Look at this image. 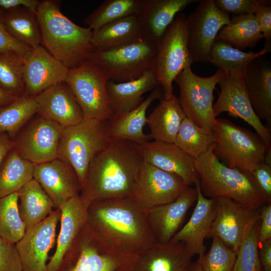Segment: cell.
<instances>
[{
	"label": "cell",
	"instance_id": "obj_18",
	"mask_svg": "<svg viewBox=\"0 0 271 271\" xmlns=\"http://www.w3.org/2000/svg\"><path fill=\"white\" fill-rule=\"evenodd\" d=\"M33 178L50 198L55 209L80 195L81 185L76 172L69 164L57 158L36 165Z\"/></svg>",
	"mask_w": 271,
	"mask_h": 271
},
{
	"label": "cell",
	"instance_id": "obj_10",
	"mask_svg": "<svg viewBox=\"0 0 271 271\" xmlns=\"http://www.w3.org/2000/svg\"><path fill=\"white\" fill-rule=\"evenodd\" d=\"M157 43L146 37L108 50H94L89 59L102 67L110 80L137 79L151 69Z\"/></svg>",
	"mask_w": 271,
	"mask_h": 271
},
{
	"label": "cell",
	"instance_id": "obj_19",
	"mask_svg": "<svg viewBox=\"0 0 271 271\" xmlns=\"http://www.w3.org/2000/svg\"><path fill=\"white\" fill-rule=\"evenodd\" d=\"M24 93L35 97L42 91L65 81L69 68L40 45L24 59Z\"/></svg>",
	"mask_w": 271,
	"mask_h": 271
},
{
	"label": "cell",
	"instance_id": "obj_16",
	"mask_svg": "<svg viewBox=\"0 0 271 271\" xmlns=\"http://www.w3.org/2000/svg\"><path fill=\"white\" fill-rule=\"evenodd\" d=\"M188 187L179 176L144 160L133 197L140 206L147 211L174 201Z\"/></svg>",
	"mask_w": 271,
	"mask_h": 271
},
{
	"label": "cell",
	"instance_id": "obj_29",
	"mask_svg": "<svg viewBox=\"0 0 271 271\" xmlns=\"http://www.w3.org/2000/svg\"><path fill=\"white\" fill-rule=\"evenodd\" d=\"M158 86L151 69L147 71L140 78L129 81L115 82L109 80L107 89L113 117L126 113L138 106L144 100L143 94L153 90Z\"/></svg>",
	"mask_w": 271,
	"mask_h": 271
},
{
	"label": "cell",
	"instance_id": "obj_54",
	"mask_svg": "<svg viewBox=\"0 0 271 271\" xmlns=\"http://www.w3.org/2000/svg\"><path fill=\"white\" fill-rule=\"evenodd\" d=\"M193 271H203L200 265L197 261L195 262L194 267Z\"/></svg>",
	"mask_w": 271,
	"mask_h": 271
},
{
	"label": "cell",
	"instance_id": "obj_22",
	"mask_svg": "<svg viewBox=\"0 0 271 271\" xmlns=\"http://www.w3.org/2000/svg\"><path fill=\"white\" fill-rule=\"evenodd\" d=\"M139 146L145 161L179 176L188 186L195 184L198 179L195 159L175 143L149 141Z\"/></svg>",
	"mask_w": 271,
	"mask_h": 271
},
{
	"label": "cell",
	"instance_id": "obj_38",
	"mask_svg": "<svg viewBox=\"0 0 271 271\" xmlns=\"http://www.w3.org/2000/svg\"><path fill=\"white\" fill-rule=\"evenodd\" d=\"M175 144L194 159L215 146L213 130L200 127L185 117L182 122Z\"/></svg>",
	"mask_w": 271,
	"mask_h": 271
},
{
	"label": "cell",
	"instance_id": "obj_53",
	"mask_svg": "<svg viewBox=\"0 0 271 271\" xmlns=\"http://www.w3.org/2000/svg\"><path fill=\"white\" fill-rule=\"evenodd\" d=\"M18 96L0 88V106L10 103Z\"/></svg>",
	"mask_w": 271,
	"mask_h": 271
},
{
	"label": "cell",
	"instance_id": "obj_2",
	"mask_svg": "<svg viewBox=\"0 0 271 271\" xmlns=\"http://www.w3.org/2000/svg\"><path fill=\"white\" fill-rule=\"evenodd\" d=\"M87 223L104 241L128 254L138 255L156 242L147 211L133 197L91 201Z\"/></svg>",
	"mask_w": 271,
	"mask_h": 271
},
{
	"label": "cell",
	"instance_id": "obj_15",
	"mask_svg": "<svg viewBox=\"0 0 271 271\" xmlns=\"http://www.w3.org/2000/svg\"><path fill=\"white\" fill-rule=\"evenodd\" d=\"M64 127L41 115L17 135L14 149L24 159L35 165L57 158Z\"/></svg>",
	"mask_w": 271,
	"mask_h": 271
},
{
	"label": "cell",
	"instance_id": "obj_40",
	"mask_svg": "<svg viewBox=\"0 0 271 271\" xmlns=\"http://www.w3.org/2000/svg\"><path fill=\"white\" fill-rule=\"evenodd\" d=\"M26 231L19 210L18 192L0 198V237L16 244Z\"/></svg>",
	"mask_w": 271,
	"mask_h": 271
},
{
	"label": "cell",
	"instance_id": "obj_9",
	"mask_svg": "<svg viewBox=\"0 0 271 271\" xmlns=\"http://www.w3.org/2000/svg\"><path fill=\"white\" fill-rule=\"evenodd\" d=\"M109 76L88 59L69 69L65 82L73 92L85 119L109 121L113 117L107 89Z\"/></svg>",
	"mask_w": 271,
	"mask_h": 271
},
{
	"label": "cell",
	"instance_id": "obj_37",
	"mask_svg": "<svg viewBox=\"0 0 271 271\" xmlns=\"http://www.w3.org/2000/svg\"><path fill=\"white\" fill-rule=\"evenodd\" d=\"M39 110L35 97L25 93L10 103L0 106V135L7 134L14 140L25 123L38 113Z\"/></svg>",
	"mask_w": 271,
	"mask_h": 271
},
{
	"label": "cell",
	"instance_id": "obj_1",
	"mask_svg": "<svg viewBox=\"0 0 271 271\" xmlns=\"http://www.w3.org/2000/svg\"><path fill=\"white\" fill-rule=\"evenodd\" d=\"M143 162L138 144L111 139L90 162L80 196L89 204L95 200L133 197Z\"/></svg>",
	"mask_w": 271,
	"mask_h": 271
},
{
	"label": "cell",
	"instance_id": "obj_6",
	"mask_svg": "<svg viewBox=\"0 0 271 271\" xmlns=\"http://www.w3.org/2000/svg\"><path fill=\"white\" fill-rule=\"evenodd\" d=\"M215 146L213 153L225 165L251 174L265 163L267 146L256 133L222 118L216 119L213 129Z\"/></svg>",
	"mask_w": 271,
	"mask_h": 271
},
{
	"label": "cell",
	"instance_id": "obj_5",
	"mask_svg": "<svg viewBox=\"0 0 271 271\" xmlns=\"http://www.w3.org/2000/svg\"><path fill=\"white\" fill-rule=\"evenodd\" d=\"M137 257L104 241L86 222L55 271H132Z\"/></svg>",
	"mask_w": 271,
	"mask_h": 271
},
{
	"label": "cell",
	"instance_id": "obj_32",
	"mask_svg": "<svg viewBox=\"0 0 271 271\" xmlns=\"http://www.w3.org/2000/svg\"><path fill=\"white\" fill-rule=\"evenodd\" d=\"M18 193L19 212L26 230L43 221L54 211L51 199L34 178Z\"/></svg>",
	"mask_w": 271,
	"mask_h": 271
},
{
	"label": "cell",
	"instance_id": "obj_14",
	"mask_svg": "<svg viewBox=\"0 0 271 271\" xmlns=\"http://www.w3.org/2000/svg\"><path fill=\"white\" fill-rule=\"evenodd\" d=\"M215 200V215L208 238L218 237L236 253L259 220L260 209L250 208L229 199Z\"/></svg>",
	"mask_w": 271,
	"mask_h": 271
},
{
	"label": "cell",
	"instance_id": "obj_42",
	"mask_svg": "<svg viewBox=\"0 0 271 271\" xmlns=\"http://www.w3.org/2000/svg\"><path fill=\"white\" fill-rule=\"evenodd\" d=\"M212 238L209 251L199 257L197 262L203 271H232L236 253L218 237Z\"/></svg>",
	"mask_w": 271,
	"mask_h": 271
},
{
	"label": "cell",
	"instance_id": "obj_34",
	"mask_svg": "<svg viewBox=\"0 0 271 271\" xmlns=\"http://www.w3.org/2000/svg\"><path fill=\"white\" fill-rule=\"evenodd\" d=\"M263 38L253 14L233 16L219 32L216 40L243 51L255 47Z\"/></svg>",
	"mask_w": 271,
	"mask_h": 271
},
{
	"label": "cell",
	"instance_id": "obj_30",
	"mask_svg": "<svg viewBox=\"0 0 271 271\" xmlns=\"http://www.w3.org/2000/svg\"><path fill=\"white\" fill-rule=\"evenodd\" d=\"M186 116L174 95L168 99L163 97L147 117V123L151 139L175 143L182 122Z\"/></svg>",
	"mask_w": 271,
	"mask_h": 271
},
{
	"label": "cell",
	"instance_id": "obj_44",
	"mask_svg": "<svg viewBox=\"0 0 271 271\" xmlns=\"http://www.w3.org/2000/svg\"><path fill=\"white\" fill-rule=\"evenodd\" d=\"M216 7L224 13L234 16L253 14L261 6H270V0H214Z\"/></svg>",
	"mask_w": 271,
	"mask_h": 271
},
{
	"label": "cell",
	"instance_id": "obj_35",
	"mask_svg": "<svg viewBox=\"0 0 271 271\" xmlns=\"http://www.w3.org/2000/svg\"><path fill=\"white\" fill-rule=\"evenodd\" d=\"M35 166L11 150L0 166V198L18 192L32 179Z\"/></svg>",
	"mask_w": 271,
	"mask_h": 271
},
{
	"label": "cell",
	"instance_id": "obj_51",
	"mask_svg": "<svg viewBox=\"0 0 271 271\" xmlns=\"http://www.w3.org/2000/svg\"><path fill=\"white\" fill-rule=\"evenodd\" d=\"M258 254L262 271H271V238L259 243Z\"/></svg>",
	"mask_w": 271,
	"mask_h": 271
},
{
	"label": "cell",
	"instance_id": "obj_33",
	"mask_svg": "<svg viewBox=\"0 0 271 271\" xmlns=\"http://www.w3.org/2000/svg\"><path fill=\"white\" fill-rule=\"evenodd\" d=\"M1 21L6 30L15 39L32 49L42 44V38L36 14L19 7L1 11Z\"/></svg>",
	"mask_w": 271,
	"mask_h": 271
},
{
	"label": "cell",
	"instance_id": "obj_17",
	"mask_svg": "<svg viewBox=\"0 0 271 271\" xmlns=\"http://www.w3.org/2000/svg\"><path fill=\"white\" fill-rule=\"evenodd\" d=\"M60 216V209H55L43 221L27 229L16 243L23 271H47L48 253L56 241Z\"/></svg>",
	"mask_w": 271,
	"mask_h": 271
},
{
	"label": "cell",
	"instance_id": "obj_41",
	"mask_svg": "<svg viewBox=\"0 0 271 271\" xmlns=\"http://www.w3.org/2000/svg\"><path fill=\"white\" fill-rule=\"evenodd\" d=\"M24 59L16 52H0V88L16 96L25 92Z\"/></svg>",
	"mask_w": 271,
	"mask_h": 271
},
{
	"label": "cell",
	"instance_id": "obj_12",
	"mask_svg": "<svg viewBox=\"0 0 271 271\" xmlns=\"http://www.w3.org/2000/svg\"><path fill=\"white\" fill-rule=\"evenodd\" d=\"M230 20L229 15L220 10L214 0L199 1L186 17L187 48L194 62H208L217 34Z\"/></svg>",
	"mask_w": 271,
	"mask_h": 271
},
{
	"label": "cell",
	"instance_id": "obj_23",
	"mask_svg": "<svg viewBox=\"0 0 271 271\" xmlns=\"http://www.w3.org/2000/svg\"><path fill=\"white\" fill-rule=\"evenodd\" d=\"M35 98L39 106L38 114L64 127L75 125L84 119L73 92L65 82L47 88Z\"/></svg>",
	"mask_w": 271,
	"mask_h": 271
},
{
	"label": "cell",
	"instance_id": "obj_13",
	"mask_svg": "<svg viewBox=\"0 0 271 271\" xmlns=\"http://www.w3.org/2000/svg\"><path fill=\"white\" fill-rule=\"evenodd\" d=\"M218 84L220 91L213 105L215 117L227 112L232 117L243 119L253 127L267 146H270V129L263 124L253 110L244 83L242 72L233 70L225 73Z\"/></svg>",
	"mask_w": 271,
	"mask_h": 271
},
{
	"label": "cell",
	"instance_id": "obj_24",
	"mask_svg": "<svg viewBox=\"0 0 271 271\" xmlns=\"http://www.w3.org/2000/svg\"><path fill=\"white\" fill-rule=\"evenodd\" d=\"M192 257L182 242H156L138 255L132 271H193Z\"/></svg>",
	"mask_w": 271,
	"mask_h": 271
},
{
	"label": "cell",
	"instance_id": "obj_46",
	"mask_svg": "<svg viewBox=\"0 0 271 271\" xmlns=\"http://www.w3.org/2000/svg\"><path fill=\"white\" fill-rule=\"evenodd\" d=\"M258 190L267 203L271 202V166L263 163L251 173Z\"/></svg>",
	"mask_w": 271,
	"mask_h": 271
},
{
	"label": "cell",
	"instance_id": "obj_48",
	"mask_svg": "<svg viewBox=\"0 0 271 271\" xmlns=\"http://www.w3.org/2000/svg\"><path fill=\"white\" fill-rule=\"evenodd\" d=\"M263 38L271 40V6H261L254 12Z\"/></svg>",
	"mask_w": 271,
	"mask_h": 271
},
{
	"label": "cell",
	"instance_id": "obj_39",
	"mask_svg": "<svg viewBox=\"0 0 271 271\" xmlns=\"http://www.w3.org/2000/svg\"><path fill=\"white\" fill-rule=\"evenodd\" d=\"M141 0H105L84 20L92 31L120 18L137 15Z\"/></svg>",
	"mask_w": 271,
	"mask_h": 271
},
{
	"label": "cell",
	"instance_id": "obj_47",
	"mask_svg": "<svg viewBox=\"0 0 271 271\" xmlns=\"http://www.w3.org/2000/svg\"><path fill=\"white\" fill-rule=\"evenodd\" d=\"M1 11L0 10V14ZM32 50L11 36L4 27L0 19V52H14L24 59Z\"/></svg>",
	"mask_w": 271,
	"mask_h": 271
},
{
	"label": "cell",
	"instance_id": "obj_26",
	"mask_svg": "<svg viewBox=\"0 0 271 271\" xmlns=\"http://www.w3.org/2000/svg\"><path fill=\"white\" fill-rule=\"evenodd\" d=\"M88 205L79 195L69 199L59 208L60 229L56 250L47 263V271L56 270L64 254L86 223Z\"/></svg>",
	"mask_w": 271,
	"mask_h": 271
},
{
	"label": "cell",
	"instance_id": "obj_31",
	"mask_svg": "<svg viewBox=\"0 0 271 271\" xmlns=\"http://www.w3.org/2000/svg\"><path fill=\"white\" fill-rule=\"evenodd\" d=\"M144 37L137 15H132L93 31L91 44L94 50H108Z\"/></svg>",
	"mask_w": 271,
	"mask_h": 271
},
{
	"label": "cell",
	"instance_id": "obj_7",
	"mask_svg": "<svg viewBox=\"0 0 271 271\" xmlns=\"http://www.w3.org/2000/svg\"><path fill=\"white\" fill-rule=\"evenodd\" d=\"M110 139L108 121L84 119L75 125L64 127L59 142L57 158L73 168L82 187L90 162Z\"/></svg>",
	"mask_w": 271,
	"mask_h": 271
},
{
	"label": "cell",
	"instance_id": "obj_50",
	"mask_svg": "<svg viewBox=\"0 0 271 271\" xmlns=\"http://www.w3.org/2000/svg\"><path fill=\"white\" fill-rule=\"evenodd\" d=\"M40 2L38 0H0V10L6 11L23 7L36 14Z\"/></svg>",
	"mask_w": 271,
	"mask_h": 271
},
{
	"label": "cell",
	"instance_id": "obj_36",
	"mask_svg": "<svg viewBox=\"0 0 271 271\" xmlns=\"http://www.w3.org/2000/svg\"><path fill=\"white\" fill-rule=\"evenodd\" d=\"M271 40L265 41L263 48L257 52H244L230 45L216 40L214 42L207 61L228 73L233 70L243 72L246 66L252 60L270 52Z\"/></svg>",
	"mask_w": 271,
	"mask_h": 271
},
{
	"label": "cell",
	"instance_id": "obj_20",
	"mask_svg": "<svg viewBox=\"0 0 271 271\" xmlns=\"http://www.w3.org/2000/svg\"><path fill=\"white\" fill-rule=\"evenodd\" d=\"M197 198L196 188L188 186L174 201L147 211L149 226L156 242H170Z\"/></svg>",
	"mask_w": 271,
	"mask_h": 271
},
{
	"label": "cell",
	"instance_id": "obj_3",
	"mask_svg": "<svg viewBox=\"0 0 271 271\" xmlns=\"http://www.w3.org/2000/svg\"><path fill=\"white\" fill-rule=\"evenodd\" d=\"M41 32L42 44L46 50L69 69L89 59L94 50L93 31L81 27L66 17L59 3L41 1L36 13Z\"/></svg>",
	"mask_w": 271,
	"mask_h": 271
},
{
	"label": "cell",
	"instance_id": "obj_25",
	"mask_svg": "<svg viewBox=\"0 0 271 271\" xmlns=\"http://www.w3.org/2000/svg\"><path fill=\"white\" fill-rule=\"evenodd\" d=\"M242 77L254 112L258 119L271 124V65L264 56L250 62Z\"/></svg>",
	"mask_w": 271,
	"mask_h": 271
},
{
	"label": "cell",
	"instance_id": "obj_45",
	"mask_svg": "<svg viewBox=\"0 0 271 271\" xmlns=\"http://www.w3.org/2000/svg\"><path fill=\"white\" fill-rule=\"evenodd\" d=\"M0 271H23L15 243L0 237Z\"/></svg>",
	"mask_w": 271,
	"mask_h": 271
},
{
	"label": "cell",
	"instance_id": "obj_8",
	"mask_svg": "<svg viewBox=\"0 0 271 271\" xmlns=\"http://www.w3.org/2000/svg\"><path fill=\"white\" fill-rule=\"evenodd\" d=\"M186 16L178 13L157 43L151 70L163 90V98L173 95V82L194 62L187 48Z\"/></svg>",
	"mask_w": 271,
	"mask_h": 271
},
{
	"label": "cell",
	"instance_id": "obj_52",
	"mask_svg": "<svg viewBox=\"0 0 271 271\" xmlns=\"http://www.w3.org/2000/svg\"><path fill=\"white\" fill-rule=\"evenodd\" d=\"M15 144L14 140L7 134L0 135V166L7 154L13 148Z\"/></svg>",
	"mask_w": 271,
	"mask_h": 271
},
{
	"label": "cell",
	"instance_id": "obj_27",
	"mask_svg": "<svg viewBox=\"0 0 271 271\" xmlns=\"http://www.w3.org/2000/svg\"><path fill=\"white\" fill-rule=\"evenodd\" d=\"M196 0H141L137 15L143 35L157 43L176 16Z\"/></svg>",
	"mask_w": 271,
	"mask_h": 271
},
{
	"label": "cell",
	"instance_id": "obj_49",
	"mask_svg": "<svg viewBox=\"0 0 271 271\" xmlns=\"http://www.w3.org/2000/svg\"><path fill=\"white\" fill-rule=\"evenodd\" d=\"M259 228L258 233L259 243L271 238V204L263 206L260 210Z\"/></svg>",
	"mask_w": 271,
	"mask_h": 271
},
{
	"label": "cell",
	"instance_id": "obj_21",
	"mask_svg": "<svg viewBox=\"0 0 271 271\" xmlns=\"http://www.w3.org/2000/svg\"><path fill=\"white\" fill-rule=\"evenodd\" d=\"M197 191V203L189 221L174 235L170 242H183L193 256L203 255L206 247L204 242L208 238L216 210V200L202 194L199 179L195 184Z\"/></svg>",
	"mask_w": 271,
	"mask_h": 271
},
{
	"label": "cell",
	"instance_id": "obj_4",
	"mask_svg": "<svg viewBox=\"0 0 271 271\" xmlns=\"http://www.w3.org/2000/svg\"><path fill=\"white\" fill-rule=\"evenodd\" d=\"M214 147L195 161L203 195L215 199H229L253 209H260L267 203L251 175L221 163L213 153Z\"/></svg>",
	"mask_w": 271,
	"mask_h": 271
},
{
	"label": "cell",
	"instance_id": "obj_11",
	"mask_svg": "<svg viewBox=\"0 0 271 271\" xmlns=\"http://www.w3.org/2000/svg\"><path fill=\"white\" fill-rule=\"evenodd\" d=\"M225 75V72L218 69L210 76L201 77L189 67L182 71L174 79L179 88V104L186 117L200 127L213 130L215 126L213 92L216 85Z\"/></svg>",
	"mask_w": 271,
	"mask_h": 271
},
{
	"label": "cell",
	"instance_id": "obj_43",
	"mask_svg": "<svg viewBox=\"0 0 271 271\" xmlns=\"http://www.w3.org/2000/svg\"><path fill=\"white\" fill-rule=\"evenodd\" d=\"M259 223V219L242 242L232 271H262L258 254Z\"/></svg>",
	"mask_w": 271,
	"mask_h": 271
},
{
	"label": "cell",
	"instance_id": "obj_28",
	"mask_svg": "<svg viewBox=\"0 0 271 271\" xmlns=\"http://www.w3.org/2000/svg\"><path fill=\"white\" fill-rule=\"evenodd\" d=\"M163 97L162 88L158 86L138 106L108 121L109 138L126 140L138 145L150 141V134L145 133L143 130L147 122L146 112L154 101Z\"/></svg>",
	"mask_w": 271,
	"mask_h": 271
}]
</instances>
